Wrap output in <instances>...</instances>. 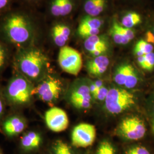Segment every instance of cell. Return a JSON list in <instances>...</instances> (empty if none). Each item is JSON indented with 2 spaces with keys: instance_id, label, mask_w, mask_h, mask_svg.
Returning <instances> with one entry per match:
<instances>
[{
  "instance_id": "836d02e7",
  "label": "cell",
  "mask_w": 154,
  "mask_h": 154,
  "mask_svg": "<svg viewBox=\"0 0 154 154\" xmlns=\"http://www.w3.org/2000/svg\"><path fill=\"white\" fill-rule=\"evenodd\" d=\"M4 107H5V106H4V100H3V99H2V97L0 94V119L2 117V114L4 112Z\"/></svg>"
},
{
  "instance_id": "cb8c5ba5",
  "label": "cell",
  "mask_w": 154,
  "mask_h": 154,
  "mask_svg": "<svg viewBox=\"0 0 154 154\" xmlns=\"http://www.w3.org/2000/svg\"><path fill=\"white\" fill-rule=\"evenodd\" d=\"M50 154H74L71 147L62 140H57L52 144Z\"/></svg>"
},
{
  "instance_id": "d6986e66",
  "label": "cell",
  "mask_w": 154,
  "mask_h": 154,
  "mask_svg": "<svg viewBox=\"0 0 154 154\" xmlns=\"http://www.w3.org/2000/svg\"><path fill=\"white\" fill-rule=\"evenodd\" d=\"M110 63V58L107 55H100L89 60L86 63V69L91 75L99 77L107 71Z\"/></svg>"
},
{
  "instance_id": "83f0119b",
  "label": "cell",
  "mask_w": 154,
  "mask_h": 154,
  "mask_svg": "<svg viewBox=\"0 0 154 154\" xmlns=\"http://www.w3.org/2000/svg\"><path fill=\"white\" fill-rule=\"evenodd\" d=\"M45 0H15L19 5L26 7L34 10H37L44 4Z\"/></svg>"
},
{
  "instance_id": "ffe728a7",
  "label": "cell",
  "mask_w": 154,
  "mask_h": 154,
  "mask_svg": "<svg viewBox=\"0 0 154 154\" xmlns=\"http://www.w3.org/2000/svg\"><path fill=\"white\" fill-rule=\"evenodd\" d=\"M133 65L128 62H123L119 64L116 68L114 80L118 85L125 86L128 74Z\"/></svg>"
},
{
  "instance_id": "ac0fdd59",
  "label": "cell",
  "mask_w": 154,
  "mask_h": 154,
  "mask_svg": "<svg viewBox=\"0 0 154 154\" xmlns=\"http://www.w3.org/2000/svg\"><path fill=\"white\" fill-rule=\"evenodd\" d=\"M26 126V122L22 117L13 116L4 122L2 130L8 137H14L21 134L25 130Z\"/></svg>"
},
{
  "instance_id": "f546056e",
  "label": "cell",
  "mask_w": 154,
  "mask_h": 154,
  "mask_svg": "<svg viewBox=\"0 0 154 154\" xmlns=\"http://www.w3.org/2000/svg\"><path fill=\"white\" fill-rule=\"evenodd\" d=\"M15 0H0V16L11 10Z\"/></svg>"
},
{
  "instance_id": "e0dca14e",
  "label": "cell",
  "mask_w": 154,
  "mask_h": 154,
  "mask_svg": "<svg viewBox=\"0 0 154 154\" xmlns=\"http://www.w3.org/2000/svg\"><path fill=\"white\" fill-rule=\"evenodd\" d=\"M43 139L41 134L34 131L25 132L20 139L19 149L21 154L37 153L41 148Z\"/></svg>"
},
{
  "instance_id": "8d00e7d4",
  "label": "cell",
  "mask_w": 154,
  "mask_h": 154,
  "mask_svg": "<svg viewBox=\"0 0 154 154\" xmlns=\"http://www.w3.org/2000/svg\"><path fill=\"white\" fill-rule=\"evenodd\" d=\"M0 154H3V152H2V151L1 150V149L0 148Z\"/></svg>"
},
{
  "instance_id": "1f68e13d",
  "label": "cell",
  "mask_w": 154,
  "mask_h": 154,
  "mask_svg": "<svg viewBox=\"0 0 154 154\" xmlns=\"http://www.w3.org/2000/svg\"><path fill=\"white\" fill-rule=\"evenodd\" d=\"M108 92L109 90L103 86L102 88H98L97 92L94 94L93 95L95 99H98L99 100H103L106 99Z\"/></svg>"
},
{
  "instance_id": "3957f363",
  "label": "cell",
  "mask_w": 154,
  "mask_h": 154,
  "mask_svg": "<svg viewBox=\"0 0 154 154\" xmlns=\"http://www.w3.org/2000/svg\"><path fill=\"white\" fill-rule=\"evenodd\" d=\"M34 88L31 81L16 72L6 86V97L12 105H26L33 96Z\"/></svg>"
},
{
  "instance_id": "277c9868",
  "label": "cell",
  "mask_w": 154,
  "mask_h": 154,
  "mask_svg": "<svg viewBox=\"0 0 154 154\" xmlns=\"http://www.w3.org/2000/svg\"><path fill=\"white\" fill-rule=\"evenodd\" d=\"M80 3L81 0H45V19L50 21L72 19L79 11Z\"/></svg>"
},
{
  "instance_id": "d6a6232c",
  "label": "cell",
  "mask_w": 154,
  "mask_h": 154,
  "mask_svg": "<svg viewBox=\"0 0 154 154\" xmlns=\"http://www.w3.org/2000/svg\"><path fill=\"white\" fill-rule=\"evenodd\" d=\"M152 108L151 109V131L154 135V98L152 99Z\"/></svg>"
},
{
  "instance_id": "8fae6325",
  "label": "cell",
  "mask_w": 154,
  "mask_h": 154,
  "mask_svg": "<svg viewBox=\"0 0 154 154\" xmlns=\"http://www.w3.org/2000/svg\"><path fill=\"white\" fill-rule=\"evenodd\" d=\"M58 62L63 72L73 75H77L82 68L81 54L69 46L60 48L58 55Z\"/></svg>"
},
{
  "instance_id": "f1b7e54d",
  "label": "cell",
  "mask_w": 154,
  "mask_h": 154,
  "mask_svg": "<svg viewBox=\"0 0 154 154\" xmlns=\"http://www.w3.org/2000/svg\"><path fill=\"white\" fill-rule=\"evenodd\" d=\"M125 154H152L147 147L141 145L137 144L130 147L127 149Z\"/></svg>"
},
{
  "instance_id": "5bb4252c",
  "label": "cell",
  "mask_w": 154,
  "mask_h": 154,
  "mask_svg": "<svg viewBox=\"0 0 154 154\" xmlns=\"http://www.w3.org/2000/svg\"><path fill=\"white\" fill-rule=\"evenodd\" d=\"M96 135L94 126L89 123H81L75 127L72 131V145L77 148L88 147L93 144Z\"/></svg>"
},
{
  "instance_id": "9a60e30c",
  "label": "cell",
  "mask_w": 154,
  "mask_h": 154,
  "mask_svg": "<svg viewBox=\"0 0 154 154\" xmlns=\"http://www.w3.org/2000/svg\"><path fill=\"white\" fill-rule=\"evenodd\" d=\"M110 39L106 32L84 39L83 46L85 49L93 57L106 55L110 49Z\"/></svg>"
},
{
  "instance_id": "7c38bea8",
  "label": "cell",
  "mask_w": 154,
  "mask_h": 154,
  "mask_svg": "<svg viewBox=\"0 0 154 154\" xmlns=\"http://www.w3.org/2000/svg\"><path fill=\"white\" fill-rule=\"evenodd\" d=\"M119 133L122 137L129 140H139L143 139L147 132L146 123L138 116L127 117L121 122Z\"/></svg>"
},
{
  "instance_id": "2e32d148",
  "label": "cell",
  "mask_w": 154,
  "mask_h": 154,
  "mask_svg": "<svg viewBox=\"0 0 154 154\" xmlns=\"http://www.w3.org/2000/svg\"><path fill=\"white\" fill-rule=\"evenodd\" d=\"M47 126L50 130L55 132L65 131L69 124L66 112L58 107H52L48 110L45 115Z\"/></svg>"
},
{
  "instance_id": "603a6c76",
  "label": "cell",
  "mask_w": 154,
  "mask_h": 154,
  "mask_svg": "<svg viewBox=\"0 0 154 154\" xmlns=\"http://www.w3.org/2000/svg\"><path fill=\"white\" fill-rule=\"evenodd\" d=\"M138 65L146 72H152L154 70V51L146 55L137 57Z\"/></svg>"
},
{
  "instance_id": "9c48e42d",
  "label": "cell",
  "mask_w": 154,
  "mask_h": 154,
  "mask_svg": "<svg viewBox=\"0 0 154 154\" xmlns=\"http://www.w3.org/2000/svg\"><path fill=\"white\" fill-rule=\"evenodd\" d=\"M62 91L61 81L52 75H46L41 82L34 88L33 94L49 104H53L59 99Z\"/></svg>"
},
{
  "instance_id": "ba28073f",
  "label": "cell",
  "mask_w": 154,
  "mask_h": 154,
  "mask_svg": "<svg viewBox=\"0 0 154 154\" xmlns=\"http://www.w3.org/2000/svg\"><path fill=\"white\" fill-rule=\"evenodd\" d=\"M143 8H123L121 11H117L116 18L122 26L134 29L143 33L147 20L148 11Z\"/></svg>"
},
{
  "instance_id": "6da1fadb",
  "label": "cell",
  "mask_w": 154,
  "mask_h": 154,
  "mask_svg": "<svg viewBox=\"0 0 154 154\" xmlns=\"http://www.w3.org/2000/svg\"><path fill=\"white\" fill-rule=\"evenodd\" d=\"M43 14L19 5L0 16V38L16 49L39 46L46 33Z\"/></svg>"
},
{
  "instance_id": "5b68a950",
  "label": "cell",
  "mask_w": 154,
  "mask_h": 154,
  "mask_svg": "<svg viewBox=\"0 0 154 154\" xmlns=\"http://www.w3.org/2000/svg\"><path fill=\"white\" fill-rule=\"evenodd\" d=\"M112 17L81 16L74 33L77 37L84 40L90 37L106 33L105 31L107 32Z\"/></svg>"
},
{
  "instance_id": "8992f818",
  "label": "cell",
  "mask_w": 154,
  "mask_h": 154,
  "mask_svg": "<svg viewBox=\"0 0 154 154\" xmlns=\"http://www.w3.org/2000/svg\"><path fill=\"white\" fill-rule=\"evenodd\" d=\"M74 32L72 19L58 20L50 21L47 26L46 35L54 46L61 48L67 46Z\"/></svg>"
},
{
  "instance_id": "52a82bcc",
  "label": "cell",
  "mask_w": 154,
  "mask_h": 154,
  "mask_svg": "<svg viewBox=\"0 0 154 154\" xmlns=\"http://www.w3.org/2000/svg\"><path fill=\"white\" fill-rule=\"evenodd\" d=\"M105 102L108 112L112 114H118L134 106L136 98L133 94L126 90L112 88L109 90Z\"/></svg>"
},
{
  "instance_id": "484cf974",
  "label": "cell",
  "mask_w": 154,
  "mask_h": 154,
  "mask_svg": "<svg viewBox=\"0 0 154 154\" xmlns=\"http://www.w3.org/2000/svg\"><path fill=\"white\" fill-rule=\"evenodd\" d=\"M116 5L123 8H144L149 0H115Z\"/></svg>"
},
{
  "instance_id": "4fadbf2b",
  "label": "cell",
  "mask_w": 154,
  "mask_h": 154,
  "mask_svg": "<svg viewBox=\"0 0 154 154\" xmlns=\"http://www.w3.org/2000/svg\"><path fill=\"white\" fill-rule=\"evenodd\" d=\"M107 33L112 42L118 45L130 44L140 32L122 26L118 21L115 14L111 17Z\"/></svg>"
},
{
  "instance_id": "30bf717a",
  "label": "cell",
  "mask_w": 154,
  "mask_h": 154,
  "mask_svg": "<svg viewBox=\"0 0 154 154\" xmlns=\"http://www.w3.org/2000/svg\"><path fill=\"white\" fill-rule=\"evenodd\" d=\"M81 16L93 17L113 16L117 11L115 0H81Z\"/></svg>"
},
{
  "instance_id": "4dcf8cb0",
  "label": "cell",
  "mask_w": 154,
  "mask_h": 154,
  "mask_svg": "<svg viewBox=\"0 0 154 154\" xmlns=\"http://www.w3.org/2000/svg\"><path fill=\"white\" fill-rule=\"evenodd\" d=\"M144 29L149 30L154 36V9L148 11L147 20Z\"/></svg>"
},
{
  "instance_id": "7a4b0ae2",
  "label": "cell",
  "mask_w": 154,
  "mask_h": 154,
  "mask_svg": "<svg viewBox=\"0 0 154 154\" xmlns=\"http://www.w3.org/2000/svg\"><path fill=\"white\" fill-rule=\"evenodd\" d=\"M13 63L15 72L33 83L45 77L49 58L39 46H33L16 49Z\"/></svg>"
},
{
  "instance_id": "d4e9b609",
  "label": "cell",
  "mask_w": 154,
  "mask_h": 154,
  "mask_svg": "<svg viewBox=\"0 0 154 154\" xmlns=\"http://www.w3.org/2000/svg\"><path fill=\"white\" fill-rule=\"evenodd\" d=\"M9 47L0 38V73L5 69L9 61Z\"/></svg>"
},
{
  "instance_id": "44dd1931",
  "label": "cell",
  "mask_w": 154,
  "mask_h": 154,
  "mask_svg": "<svg viewBox=\"0 0 154 154\" xmlns=\"http://www.w3.org/2000/svg\"><path fill=\"white\" fill-rule=\"evenodd\" d=\"M154 51V46L142 38L139 39L136 42L133 52L136 57L143 56Z\"/></svg>"
},
{
  "instance_id": "7402d4cb",
  "label": "cell",
  "mask_w": 154,
  "mask_h": 154,
  "mask_svg": "<svg viewBox=\"0 0 154 154\" xmlns=\"http://www.w3.org/2000/svg\"><path fill=\"white\" fill-rule=\"evenodd\" d=\"M91 94L89 87L86 85H82L72 91L70 100L72 104L82 99L91 100Z\"/></svg>"
},
{
  "instance_id": "d590c367",
  "label": "cell",
  "mask_w": 154,
  "mask_h": 154,
  "mask_svg": "<svg viewBox=\"0 0 154 154\" xmlns=\"http://www.w3.org/2000/svg\"><path fill=\"white\" fill-rule=\"evenodd\" d=\"M94 84H95V85L97 86V88H102L103 86V82L100 80L95 81V83H94Z\"/></svg>"
},
{
  "instance_id": "e575fe53",
  "label": "cell",
  "mask_w": 154,
  "mask_h": 154,
  "mask_svg": "<svg viewBox=\"0 0 154 154\" xmlns=\"http://www.w3.org/2000/svg\"><path fill=\"white\" fill-rule=\"evenodd\" d=\"M90 88V93L91 94L93 95L95 93L97 92V91L98 90V88H97V86L95 85L94 83H93L90 85V86L89 87Z\"/></svg>"
},
{
  "instance_id": "4316f807",
  "label": "cell",
  "mask_w": 154,
  "mask_h": 154,
  "mask_svg": "<svg viewBox=\"0 0 154 154\" xmlns=\"http://www.w3.org/2000/svg\"><path fill=\"white\" fill-rule=\"evenodd\" d=\"M96 154H116V149L109 140H103L99 144Z\"/></svg>"
}]
</instances>
